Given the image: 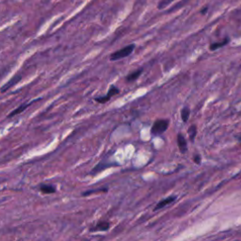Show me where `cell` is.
<instances>
[{
  "label": "cell",
  "instance_id": "6da1fadb",
  "mask_svg": "<svg viewBox=\"0 0 241 241\" xmlns=\"http://www.w3.org/2000/svg\"><path fill=\"white\" fill-rule=\"evenodd\" d=\"M169 123L168 120H163V119L156 120L151 128V134L155 136L163 134L169 128Z\"/></svg>",
  "mask_w": 241,
  "mask_h": 241
},
{
  "label": "cell",
  "instance_id": "7a4b0ae2",
  "mask_svg": "<svg viewBox=\"0 0 241 241\" xmlns=\"http://www.w3.org/2000/svg\"><path fill=\"white\" fill-rule=\"evenodd\" d=\"M134 49H135V45H129L122 49H120V50L114 52L110 55V60H119L123 58H126L129 55L133 53Z\"/></svg>",
  "mask_w": 241,
  "mask_h": 241
},
{
  "label": "cell",
  "instance_id": "3957f363",
  "mask_svg": "<svg viewBox=\"0 0 241 241\" xmlns=\"http://www.w3.org/2000/svg\"><path fill=\"white\" fill-rule=\"evenodd\" d=\"M109 227H110V223L108 221H101L97 222L92 228H91V232H105L107 231Z\"/></svg>",
  "mask_w": 241,
  "mask_h": 241
},
{
  "label": "cell",
  "instance_id": "277c9868",
  "mask_svg": "<svg viewBox=\"0 0 241 241\" xmlns=\"http://www.w3.org/2000/svg\"><path fill=\"white\" fill-rule=\"evenodd\" d=\"M177 144L180 152L182 154H185V152L188 151V143H187V139H185V137L182 134H178L177 135Z\"/></svg>",
  "mask_w": 241,
  "mask_h": 241
},
{
  "label": "cell",
  "instance_id": "5b68a950",
  "mask_svg": "<svg viewBox=\"0 0 241 241\" xmlns=\"http://www.w3.org/2000/svg\"><path fill=\"white\" fill-rule=\"evenodd\" d=\"M35 101H37V100H34V101H32V102H30V103L22 104V105H20L17 108H15L13 111H12V112H10V113L8 115V118H12V117H13V116H16V115H18V114L22 113L24 110H26L27 107H29V106L31 105V104H33Z\"/></svg>",
  "mask_w": 241,
  "mask_h": 241
},
{
  "label": "cell",
  "instance_id": "8992f818",
  "mask_svg": "<svg viewBox=\"0 0 241 241\" xmlns=\"http://www.w3.org/2000/svg\"><path fill=\"white\" fill-rule=\"evenodd\" d=\"M175 200H176V196H169L168 198H165L164 200L160 201L158 204H156V206L155 207V211L158 210V209H161V208L165 207L169 204H171L172 202H173Z\"/></svg>",
  "mask_w": 241,
  "mask_h": 241
},
{
  "label": "cell",
  "instance_id": "52a82bcc",
  "mask_svg": "<svg viewBox=\"0 0 241 241\" xmlns=\"http://www.w3.org/2000/svg\"><path fill=\"white\" fill-rule=\"evenodd\" d=\"M21 80V75L20 74H17V75H15V76H13V77L10 79L8 83H6L5 84L4 86H3V88L1 89V92H5L6 91H8L9 89H10V88H12V86H14L16 83H18V82Z\"/></svg>",
  "mask_w": 241,
  "mask_h": 241
},
{
  "label": "cell",
  "instance_id": "ba28073f",
  "mask_svg": "<svg viewBox=\"0 0 241 241\" xmlns=\"http://www.w3.org/2000/svg\"><path fill=\"white\" fill-rule=\"evenodd\" d=\"M40 190L41 192H42L43 194H53L56 192V187L52 185H46V184H42L40 185Z\"/></svg>",
  "mask_w": 241,
  "mask_h": 241
},
{
  "label": "cell",
  "instance_id": "9c48e42d",
  "mask_svg": "<svg viewBox=\"0 0 241 241\" xmlns=\"http://www.w3.org/2000/svg\"><path fill=\"white\" fill-rule=\"evenodd\" d=\"M229 42H230V40L229 39H226L225 40H223L222 42H213V43H211L210 45V46H209V49L211 51H214V50H218V48H221V47H222V46H225L226 45H228L229 43Z\"/></svg>",
  "mask_w": 241,
  "mask_h": 241
},
{
  "label": "cell",
  "instance_id": "30bf717a",
  "mask_svg": "<svg viewBox=\"0 0 241 241\" xmlns=\"http://www.w3.org/2000/svg\"><path fill=\"white\" fill-rule=\"evenodd\" d=\"M141 73H142V69H139V70L135 71V72L129 74L126 76V81H127V82H132V81L137 80V79H138L139 76L141 74Z\"/></svg>",
  "mask_w": 241,
  "mask_h": 241
},
{
  "label": "cell",
  "instance_id": "8fae6325",
  "mask_svg": "<svg viewBox=\"0 0 241 241\" xmlns=\"http://www.w3.org/2000/svg\"><path fill=\"white\" fill-rule=\"evenodd\" d=\"M189 115H190V110L188 107H183L182 110H181V118H182V120L185 123H187L188 119H189Z\"/></svg>",
  "mask_w": 241,
  "mask_h": 241
},
{
  "label": "cell",
  "instance_id": "7c38bea8",
  "mask_svg": "<svg viewBox=\"0 0 241 241\" xmlns=\"http://www.w3.org/2000/svg\"><path fill=\"white\" fill-rule=\"evenodd\" d=\"M188 136H189V139L193 142L194 139H195V137L197 135V126L195 124L190 125V127L188 130Z\"/></svg>",
  "mask_w": 241,
  "mask_h": 241
},
{
  "label": "cell",
  "instance_id": "4fadbf2b",
  "mask_svg": "<svg viewBox=\"0 0 241 241\" xmlns=\"http://www.w3.org/2000/svg\"><path fill=\"white\" fill-rule=\"evenodd\" d=\"M120 93V90L118 89L117 87H115V86H111L110 87V89L108 90L107 91V97L109 98V99H111V98L114 96V95H116V94H119Z\"/></svg>",
  "mask_w": 241,
  "mask_h": 241
},
{
  "label": "cell",
  "instance_id": "5bb4252c",
  "mask_svg": "<svg viewBox=\"0 0 241 241\" xmlns=\"http://www.w3.org/2000/svg\"><path fill=\"white\" fill-rule=\"evenodd\" d=\"M106 191H107V188H98L95 190H88V191H85V192L82 193V196H88V195H91L92 193H97V192H106Z\"/></svg>",
  "mask_w": 241,
  "mask_h": 241
},
{
  "label": "cell",
  "instance_id": "9a60e30c",
  "mask_svg": "<svg viewBox=\"0 0 241 241\" xmlns=\"http://www.w3.org/2000/svg\"><path fill=\"white\" fill-rule=\"evenodd\" d=\"M173 1H174V0H161V1L158 3V9H162L164 8H166L169 4H171Z\"/></svg>",
  "mask_w": 241,
  "mask_h": 241
},
{
  "label": "cell",
  "instance_id": "2e32d148",
  "mask_svg": "<svg viewBox=\"0 0 241 241\" xmlns=\"http://www.w3.org/2000/svg\"><path fill=\"white\" fill-rule=\"evenodd\" d=\"M94 100L96 102H98V103H100V104H105V103L108 102L110 99H109V98H107V96H102V97H96Z\"/></svg>",
  "mask_w": 241,
  "mask_h": 241
},
{
  "label": "cell",
  "instance_id": "e0dca14e",
  "mask_svg": "<svg viewBox=\"0 0 241 241\" xmlns=\"http://www.w3.org/2000/svg\"><path fill=\"white\" fill-rule=\"evenodd\" d=\"M193 160H194V162L196 163V164H201V161H202V157H201V156L200 155H195L194 156H193Z\"/></svg>",
  "mask_w": 241,
  "mask_h": 241
},
{
  "label": "cell",
  "instance_id": "ac0fdd59",
  "mask_svg": "<svg viewBox=\"0 0 241 241\" xmlns=\"http://www.w3.org/2000/svg\"><path fill=\"white\" fill-rule=\"evenodd\" d=\"M207 9H208L207 7H205L204 9H202V14H205V12H206Z\"/></svg>",
  "mask_w": 241,
  "mask_h": 241
}]
</instances>
